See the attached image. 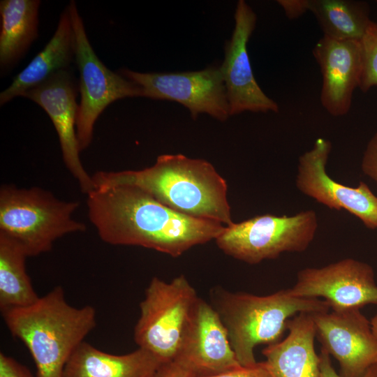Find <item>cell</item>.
Masks as SVG:
<instances>
[{"label": "cell", "mask_w": 377, "mask_h": 377, "mask_svg": "<svg viewBox=\"0 0 377 377\" xmlns=\"http://www.w3.org/2000/svg\"><path fill=\"white\" fill-rule=\"evenodd\" d=\"M87 207L104 242L142 246L173 257L216 239L226 228L220 223L177 212L132 185L96 188L87 195Z\"/></svg>", "instance_id": "1"}, {"label": "cell", "mask_w": 377, "mask_h": 377, "mask_svg": "<svg viewBox=\"0 0 377 377\" xmlns=\"http://www.w3.org/2000/svg\"><path fill=\"white\" fill-rule=\"evenodd\" d=\"M1 315L11 334L31 353L35 377H63L67 362L96 325L95 309L69 304L59 286L33 304Z\"/></svg>", "instance_id": "3"}, {"label": "cell", "mask_w": 377, "mask_h": 377, "mask_svg": "<svg viewBox=\"0 0 377 377\" xmlns=\"http://www.w3.org/2000/svg\"><path fill=\"white\" fill-rule=\"evenodd\" d=\"M331 149L328 140L318 138L312 148L300 156L297 188L330 209H345L360 219L367 228L376 229L377 196L363 182L357 187H350L327 175L326 165Z\"/></svg>", "instance_id": "10"}, {"label": "cell", "mask_w": 377, "mask_h": 377, "mask_svg": "<svg viewBox=\"0 0 377 377\" xmlns=\"http://www.w3.org/2000/svg\"><path fill=\"white\" fill-rule=\"evenodd\" d=\"M318 217L312 209L295 215L265 214L226 227L216 239L226 254L249 264L284 252H302L314 239Z\"/></svg>", "instance_id": "7"}, {"label": "cell", "mask_w": 377, "mask_h": 377, "mask_svg": "<svg viewBox=\"0 0 377 377\" xmlns=\"http://www.w3.org/2000/svg\"><path fill=\"white\" fill-rule=\"evenodd\" d=\"M161 364L154 355L141 348L114 355L84 341L67 362L63 377H152Z\"/></svg>", "instance_id": "18"}, {"label": "cell", "mask_w": 377, "mask_h": 377, "mask_svg": "<svg viewBox=\"0 0 377 377\" xmlns=\"http://www.w3.org/2000/svg\"><path fill=\"white\" fill-rule=\"evenodd\" d=\"M209 377H273L265 361L250 367H240L228 372Z\"/></svg>", "instance_id": "26"}, {"label": "cell", "mask_w": 377, "mask_h": 377, "mask_svg": "<svg viewBox=\"0 0 377 377\" xmlns=\"http://www.w3.org/2000/svg\"><path fill=\"white\" fill-rule=\"evenodd\" d=\"M360 44L362 72L358 87L367 92L377 87V22H371Z\"/></svg>", "instance_id": "23"}, {"label": "cell", "mask_w": 377, "mask_h": 377, "mask_svg": "<svg viewBox=\"0 0 377 377\" xmlns=\"http://www.w3.org/2000/svg\"><path fill=\"white\" fill-rule=\"evenodd\" d=\"M283 340L263 350L273 377H318L320 357L314 347L316 330L311 313L302 312L288 321Z\"/></svg>", "instance_id": "17"}, {"label": "cell", "mask_w": 377, "mask_h": 377, "mask_svg": "<svg viewBox=\"0 0 377 377\" xmlns=\"http://www.w3.org/2000/svg\"><path fill=\"white\" fill-rule=\"evenodd\" d=\"M152 377H194L188 371L175 362L161 364Z\"/></svg>", "instance_id": "29"}, {"label": "cell", "mask_w": 377, "mask_h": 377, "mask_svg": "<svg viewBox=\"0 0 377 377\" xmlns=\"http://www.w3.org/2000/svg\"><path fill=\"white\" fill-rule=\"evenodd\" d=\"M0 377H35L27 367L14 358L0 353Z\"/></svg>", "instance_id": "25"}, {"label": "cell", "mask_w": 377, "mask_h": 377, "mask_svg": "<svg viewBox=\"0 0 377 377\" xmlns=\"http://www.w3.org/2000/svg\"><path fill=\"white\" fill-rule=\"evenodd\" d=\"M214 309L219 314L232 348L242 367L257 363L254 348L280 341L290 318L302 312L328 311L330 305L318 298L293 295L289 289L259 296L247 293L216 290Z\"/></svg>", "instance_id": "4"}, {"label": "cell", "mask_w": 377, "mask_h": 377, "mask_svg": "<svg viewBox=\"0 0 377 377\" xmlns=\"http://www.w3.org/2000/svg\"><path fill=\"white\" fill-rule=\"evenodd\" d=\"M313 54L322 75V105L332 116L346 115L360 80V41L339 40L323 36L314 46Z\"/></svg>", "instance_id": "16"}, {"label": "cell", "mask_w": 377, "mask_h": 377, "mask_svg": "<svg viewBox=\"0 0 377 377\" xmlns=\"http://www.w3.org/2000/svg\"><path fill=\"white\" fill-rule=\"evenodd\" d=\"M77 87L68 69L59 71L22 96L40 105L50 117L58 135L66 167L88 195L94 190L92 176L84 169L80 158L76 131L79 105Z\"/></svg>", "instance_id": "14"}, {"label": "cell", "mask_w": 377, "mask_h": 377, "mask_svg": "<svg viewBox=\"0 0 377 377\" xmlns=\"http://www.w3.org/2000/svg\"><path fill=\"white\" fill-rule=\"evenodd\" d=\"M321 348L338 361L343 377H362L377 365V338L371 321L351 309L311 313Z\"/></svg>", "instance_id": "13"}, {"label": "cell", "mask_w": 377, "mask_h": 377, "mask_svg": "<svg viewBox=\"0 0 377 377\" xmlns=\"http://www.w3.org/2000/svg\"><path fill=\"white\" fill-rule=\"evenodd\" d=\"M94 189L127 184L140 188L170 209L185 215L231 225L227 184L213 165L182 154H163L140 170L98 171Z\"/></svg>", "instance_id": "2"}, {"label": "cell", "mask_w": 377, "mask_h": 377, "mask_svg": "<svg viewBox=\"0 0 377 377\" xmlns=\"http://www.w3.org/2000/svg\"><path fill=\"white\" fill-rule=\"evenodd\" d=\"M361 168L364 175L377 182V132L367 144L362 156Z\"/></svg>", "instance_id": "24"}, {"label": "cell", "mask_w": 377, "mask_h": 377, "mask_svg": "<svg viewBox=\"0 0 377 377\" xmlns=\"http://www.w3.org/2000/svg\"><path fill=\"white\" fill-rule=\"evenodd\" d=\"M277 3L290 20L297 19L309 11V0H279Z\"/></svg>", "instance_id": "28"}, {"label": "cell", "mask_w": 377, "mask_h": 377, "mask_svg": "<svg viewBox=\"0 0 377 377\" xmlns=\"http://www.w3.org/2000/svg\"><path fill=\"white\" fill-rule=\"evenodd\" d=\"M257 15L244 0L238 1L235 12V27L226 43L225 56L220 66L230 116L244 112H278L276 102L268 97L253 73L247 44L255 29Z\"/></svg>", "instance_id": "12"}, {"label": "cell", "mask_w": 377, "mask_h": 377, "mask_svg": "<svg viewBox=\"0 0 377 377\" xmlns=\"http://www.w3.org/2000/svg\"><path fill=\"white\" fill-rule=\"evenodd\" d=\"M67 8L74 31L75 60L80 74L81 99L76 131L82 151L91 143L94 124L107 106L126 97H142V92L137 84L108 68L96 56L75 2L71 1Z\"/></svg>", "instance_id": "8"}, {"label": "cell", "mask_w": 377, "mask_h": 377, "mask_svg": "<svg viewBox=\"0 0 377 377\" xmlns=\"http://www.w3.org/2000/svg\"><path fill=\"white\" fill-rule=\"evenodd\" d=\"M320 363V374L318 377H343L337 374L333 368L330 355L321 348ZM362 377H377V365L371 367Z\"/></svg>", "instance_id": "27"}, {"label": "cell", "mask_w": 377, "mask_h": 377, "mask_svg": "<svg viewBox=\"0 0 377 377\" xmlns=\"http://www.w3.org/2000/svg\"><path fill=\"white\" fill-rule=\"evenodd\" d=\"M27 258L16 241L0 233L1 312L29 306L40 297L26 269Z\"/></svg>", "instance_id": "21"}, {"label": "cell", "mask_w": 377, "mask_h": 377, "mask_svg": "<svg viewBox=\"0 0 377 377\" xmlns=\"http://www.w3.org/2000/svg\"><path fill=\"white\" fill-rule=\"evenodd\" d=\"M289 290L296 297H323L333 311L360 309L367 304H377L373 268L353 258L302 269Z\"/></svg>", "instance_id": "11"}, {"label": "cell", "mask_w": 377, "mask_h": 377, "mask_svg": "<svg viewBox=\"0 0 377 377\" xmlns=\"http://www.w3.org/2000/svg\"><path fill=\"white\" fill-rule=\"evenodd\" d=\"M323 36L339 40L360 41L372 20L367 3L351 0H309Z\"/></svg>", "instance_id": "22"}, {"label": "cell", "mask_w": 377, "mask_h": 377, "mask_svg": "<svg viewBox=\"0 0 377 377\" xmlns=\"http://www.w3.org/2000/svg\"><path fill=\"white\" fill-rule=\"evenodd\" d=\"M117 73L140 87L142 97L177 102L189 110L193 119L201 113L221 121L230 117L220 66L177 73H140L121 68Z\"/></svg>", "instance_id": "9"}, {"label": "cell", "mask_w": 377, "mask_h": 377, "mask_svg": "<svg viewBox=\"0 0 377 377\" xmlns=\"http://www.w3.org/2000/svg\"><path fill=\"white\" fill-rule=\"evenodd\" d=\"M371 329L374 334L377 338V313L371 320Z\"/></svg>", "instance_id": "30"}, {"label": "cell", "mask_w": 377, "mask_h": 377, "mask_svg": "<svg viewBox=\"0 0 377 377\" xmlns=\"http://www.w3.org/2000/svg\"><path fill=\"white\" fill-rule=\"evenodd\" d=\"M198 300L184 275L170 282L154 277L140 304L134 329L138 348L151 353L162 364L174 361Z\"/></svg>", "instance_id": "6"}, {"label": "cell", "mask_w": 377, "mask_h": 377, "mask_svg": "<svg viewBox=\"0 0 377 377\" xmlns=\"http://www.w3.org/2000/svg\"><path fill=\"white\" fill-rule=\"evenodd\" d=\"M172 362L194 377L216 376L242 367L219 314L200 298Z\"/></svg>", "instance_id": "15"}, {"label": "cell", "mask_w": 377, "mask_h": 377, "mask_svg": "<svg viewBox=\"0 0 377 377\" xmlns=\"http://www.w3.org/2000/svg\"><path fill=\"white\" fill-rule=\"evenodd\" d=\"M75 59V36L67 7L61 14L57 29L43 49L0 94L3 105L39 85L55 73L68 69Z\"/></svg>", "instance_id": "19"}, {"label": "cell", "mask_w": 377, "mask_h": 377, "mask_svg": "<svg viewBox=\"0 0 377 377\" xmlns=\"http://www.w3.org/2000/svg\"><path fill=\"white\" fill-rule=\"evenodd\" d=\"M39 0L0 1V67H13L38 37Z\"/></svg>", "instance_id": "20"}, {"label": "cell", "mask_w": 377, "mask_h": 377, "mask_svg": "<svg viewBox=\"0 0 377 377\" xmlns=\"http://www.w3.org/2000/svg\"><path fill=\"white\" fill-rule=\"evenodd\" d=\"M77 201H64L40 187L0 188V233L16 241L28 257L50 251L59 238L84 232V223L73 219Z\"/></svg>", "instance_id": "5"}]
</instances>
